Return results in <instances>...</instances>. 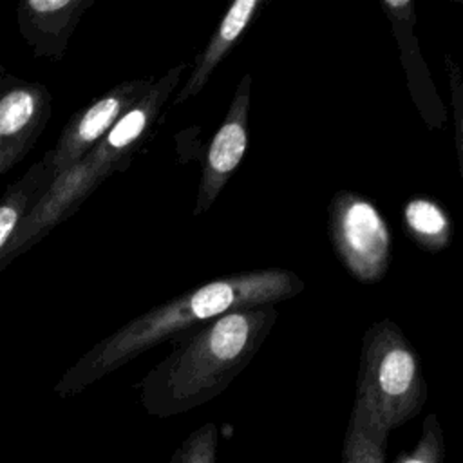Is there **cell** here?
<instances>
[{"label": "cell", "mask_w": 463, "mask_h": 463, "mask_svg": "<svg viewBox=\"0 0 463 463\" xmlns=\"http://www.w3.org/2000/svg\"><path fill=\"white\" fill-rule=\"evenodd\" d=\"M277 315L275 306H259L226 313L175 336L174 349L137 385L145 412L170 418L222 394L259 353Z\"/></svg>", "instance_id": "cell-1"}, {"label": "cell", "mask_w": 463, "mask_h": 463, "mask_svg": "<svg viewBox=\"0 0 463 463\" xmlns=\"http://www.w3.org/2000/svg\"><path fill=\"white\" fill-rule=\"evenodd\" d=\"M184 69L186 63L183 61L154 80L148 90L119 118L110 132L72 168L52 181L5 248L0 266L34 246L54 226L69 219L107 177L130 165L152 136Z\"/></svg>", "instance_id": "cell-2"}, {"label": "cell", "mask_w": 463, "mask_h": 463, "mask_svg": "<svg viewBox=\"0 0 463 463\" xmlns=\"http://www.w3.org/2000/svg\"><path fill=\"white\" fill-rule=\"evenodd\" d=\"M425 402L427 380L414 345L392 320L371 324L362 336L353 407L391 432L418 416Z\"/></svg>", "instance_id": "cell-3"}, {"label": "cell", "mask_w": 463, "mask_h": 463, "mask_svg": "<svg viewBox=\"0 0 463 463\" xmlns=\"http://www.w3.org/2000/svg\"><path fill=\"white\" fill-rule=\"evenodd\" d=\"M327 235L347 269L362 282H380L391 264V232L376 204L353 190H338L327 206Z\"/></svg>", "instance_id": "cell-4"}, {"label": "cell", "mask_w": 463, "mask_h": 463, "mask_svg": "<svg viewBox=\"0 0 463 463\" xmlns=\"http://www.w3.org/2000/svg\"><path fill=\"white\" fill-rule=\"evenodd\" d=\"M152 81L154 80L121 81L74 112L61 128L54 146L42 157L54 179L90 152L110 132L119 118L148 90Z\"/></svg>", "instance_id": "cell-5"}, {"label": "cell", "mask_w": 463, "mask_h": 463, "mask_svg": "<svg viewBox=\"0 0 463 463\" xmlns=\"http://www.w3.org/2000/svg\"><path fill=\"white\" fill-rule=\"evenodd\" d=\"M51 118V94L43 83L0 72V177L36 145Z\"/></svg>", "instance_id": "cell-6"}, {"label": "cell", "mask_w": 463, "mask_h": 463, "mask_svg": "<svg viewBox=\"0 0 463 463\" xmlns=\"http://www.w3.org/2000/svg\"><path fill=\"white\" fill-rule=\"evenodd\" d=\"M253 76L244 72L233 92L228 112L208 143L201 179L195 195L194 215L199 217L212 208L233 172L242 163L250 139V109H251Z\"/></svg>", "instance_id": "cell-7"}, {"label": "cell", "mask_w": 463, "mask_h": 463, "mask_svg": "<svg viewBox=\"0 0 463 463\" xmlns=\"http://www.w3.org/2000/svg\"><path fill=\"white\" fill-rule=\"evenodd\" d=\"M382 7L392 25V33L400 47L402 65L407 76L409 92L421 119L434 130L443 128L447 121V110L438 96L429 67L420 52L418 38L414 34V25H416L414 2L382 0Z\"/></svg>", "instance_id": "cell-8"}, {"label": "cell", "mask_w": 463, "mask_h": 463, "mask_svg": "<svg viewBox=\"0 0 463 463\" xmlns=\"http://www.w3.org/2000/svg\"><path fill=\"white\" fill-rule=\"evenodd\" d=\"M94 0H22L16 24L36 58L60 60Z\"/></svg>", "instance_id": "cell-9"}, {"label": "cell", "mask_w": 463, "mask_h": 463, "mask_svg": "<svg viewBox=\"0 0 463 463\" xmlns=\"http://www.w3.org/2000/svg\"><path fill=\"white\" fill-rule=\"evenodd\" d=\"M262 7H264L262 0H235L228 7L222 20L212 33L208 43L197 54L194 69L188 74L186 81L183 83L179 92L174 96V105H181L188 101L206 87L215 67L228 56L233 45L241 40L242 33L248 29V25L259 16Z\"/></svg>", "instance_id": "cell-10"}, {"label": "cell", "mask_w": 463, "mask_h": 463, "mask_svg": "<svg viewBox=\"0 0 463 463\" xmlns=\"http://www.w3.org/2000/svg\"><path fill=\"white\" fill-rule=\"evenodd\" d=\"M52 181V172L42 159H38L0 197V260L14 233L40 203Z\"/></svg>", "instance_id": "cell-11"}, {"label": "cell", "mask_w": 463, "mask_h": 463, "mask_svg": "<svg viewBox=\"0 0 463 463\" xmlns=\"http://www.w3.org/2000/svg\"><path fill=\"white\" fill-rule=\"evenodd\" d=\"M402 215L407 237L420 250L438 253L452 242V219L438 201L425 195L411 197L405 203Z\"/></svg>", "instance_id": "cell-12"}, {"label": "cell", "mask_w": 463, "mask_h": 463, "mask_svg": "<svg viewBox=\"0 0 463 463\" xmlns=\"http://www.w3.org/2000/svg\"><path fill=\"white\" fill-rule=\"evenodd\" d=\"M387 438L385 429L353 407L342 441L340 463H385Z\"/></svg>", "instance_id": "cell-13"}, {"label": "cell", "mask_w": 463, "mask_h": 463, "mask_svg": "<svg viewBox=\"0 0 463 463\" xmlns=\"http://www.w3.org/2000/svg\"><path fill=\"white\" fill-rule=\"evenodd\" d=\"M217 425L213 421H206L179 443L168 463H217Z\"/></svg>", "instance_id": "cell-14"}, {"label": "cell", "mask_w": 463, "mask_h": 463, "mask_svg": "<svg viewBox=\"0 0 463 463\" xmlns=\"http://www.w3.org/2000/svg\"><path fill=\"white\" fill-rule=\"evenodd\" d=\"M392 463H445V436L436 412L423 420L416 445L402 452Z\"/></svg>", "instance_id": "cell-15"}, {"label": "cell", "mask_w": 463, "mask_h": 463, "mask_svg": "<svg viewBox=\"0 0 463 463\" xmlns=\"http://www.w3.org/2000/svg\"><path fill=\"white\" fill-rule=\"evenodd\" d=\"M443 61H445V71L449 78L450 101L454 109V143H456L458 165L463 179V74L449 52L445 54Z\"/></svg>", "instance_id": "cell-16"}]
</instances>
